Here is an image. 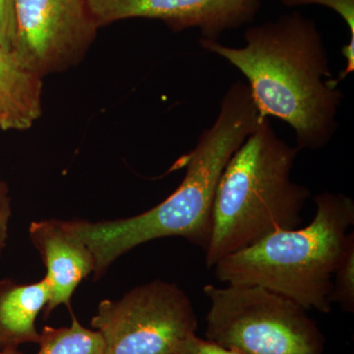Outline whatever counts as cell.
<instances>
[{
	"label": "cell",
	"mask_w": 354,
	"mask_h": 354,
	"mask_svg": "<svg viewBox=\"0 0 354 354\" xmlns=\"http://www.w3.org/2000/svg\"><path fill=\"white\" fill-rule=\"evenodd\" d=\"M200 44L246 77L261 115L288 123L299 150L328 145L344 95L313 22L295 12L249 28L242 48L204 38Z\"/></svg>",
	"instance_id": "2"
},
{
	"label": "cell",
	"mask_w": 354,
	"mask_h": 354,
	"mask_svg": "<svg viewBox=\"0 0 354 354\" xmlns=\"http://www.w3.org/2000/svg\"><path fill=\"white\" fill-rule=\"evenodd\" d=\"M50 297V286L44 278L29 285L0 279V349H18L28 342L39 344L37 317Z\"/></svg>",
	"instance_id": "11"
},
{
	"label": "cell",
	"mask_w": 354,
	"mask_h": 354,
	"mask_svg": "<svg viewBox=\"0 0 354 354\" xmlns=\"http://www.w3.org/2000/svg\"><path fill=\"white\" fill-rule=\"evenodd\" d=\"M30 239L41 254L50 286V297L44 307L48 318L59 305L71 308L77 286L94 272L95 259L88 246L65 227L62 220L32 221Z\"/></svg>",
	"instance_id": "9"
},
{
	"label": "cell",
	"mask_w": 354,
	"mask_h": 354,
	"mask_svg": "<svg viewBox=\"0 0 354 354\" xmlns=\"http://www.w3.org/2000/svg\"><path fill=\"white\" fill-rule=\"evenodd\" d=\"M91 325L102 335L104 354H174L179 342L196 333L198 320L188 295L158 279L120 299L102 300Z\"/></svg>",
	"instance_id": "6"
},
{
	"label": "cell",
	"mask_w": 354,
	"mask_h": 354,
	"mask_svg": "<svg viewBox=\"0 0 354 354\" xmlns=\"http://www.w3.org/2000/svg\"><path fill=\"white\" fill-rule=\"evenodd\" d=\"M43 79L0 46V130L23 131L41 118Z\"/></svg>",
	"instance_id": "10"
},
{
	"label": "cell",
	"mask_w": 354,
	"mask_h": 354,
	"mask_svg": "<svg viewBox=\"0 0 354 354\" xmlns=\"http://www.w3.org/2000/svg\"><path fill=\"white\" fill-rule=\"evenodd\" d=\"M207 339L241 354H323L325 337L307 310L261 286L207 285Z\"/></svg>",
	"instance_id": "5"
},
{
	"label": "cell",
	"mask_w": 354,
	"mask_h": 354,
	"mask_svg": "<svg viewBox=\"0 0 354 354\" xmlns=\"http://www.w3.org/2000/svg\"><path fill=\"white\" fill-rule=\"evenodd\" d=\"M11 199L9 188L3 180L0 179V259L6 246L8 239L9 221L11 218Z\"/></svg>",
	"instance_id": "17"
},
{
	"label": "cell",
	"mask_w": 354,
	"mask_h": 354,
	"mask_svg": "<svg viewBox=\"0 0 354 354\" xmlns=\"http://www.w3.org/2000/svg\"><path fill=\"white\" fill-rule=\"evenodd\" d=\"M97 26L129 18L164 21L176 31L198 28L204 39H216L227 30L253 19L258 0H88Z\"/></svg>",
	"instance_id": "8"
},
{
	"label": "cell",
	"mask_w": 354,
	"mask_h": 354,
	"mask_svg": "<svg viewBox=\"0 0 354 354\" xmlns=\"http://www.w3.org/2000/svg\"><path fill=\"white\" fill-rule=\"evenodd\" d=\"M39 344L37 354H104L101 334L84 327L74 315L69 327H44Z\"/></svg>",
	"instance_id": "12"
},
{
	"label": "cell",
	"mask_w": 354,
	"mask_h": 354,
	"mask_svg": "<svg viewBox=\"0 0 354 354\" xmlns=\"http://www.w3.org/2000/svg\"><path fill=\"white\" fill-rule=\"evenodd\" d=\"M313 221L281 230L218 261L215 274L227 286H261L305 310L329 313L333 278L353 236L354 202L342 193L315 196Z\"/></svg>",
	"instance_id": "4"
},
{
	"label": "cell",
	"mask_w": 354,
	"mask_h": 354,
	"mask_svg": "<svg viewBox=\"0 0 354 354\" xmlns=\"http://www.w3.org/2000/svg\"><path fill=\"white\" fill-rule=\"evenodd\" d=\"M265 118L246 83L232 84L221 102L211 127L200 135L194 150L176 167H186L183 183L165 201L139 215L118 220L64 221L94 256V279L104 276L118 258L135 247L165 237H181L206 250L212 212L221 174L234 153Z\"/></svg>",
	"instance_id": "1"
},
{
	"label": "cell",
	"mask_w": 354,
	"mask_h": 354,
	"mask_svg": "<svg viewBox=\"0 0 354 354\" xmlns=\"http://www.w3.org/2000/svg\"><path fill=\"white\" fill-rule=\"evenodd\" d=\"M14 0H0V46L11 51L14 39Z\"/></svg>",
	"instance_id": "16"
},
{
	"label": "cell",
	"mask_w": 354,
	"mask_h": 354,
	"mask_svg": "<svg viewBox=\"0 0 354 354\" xmlns=\"http://www.w3.org/2000/svg\"><path fill=\"white\" fill-rule=\"evenodd\" d=\"M0 354H22L18 349H0Z\"/></svg>",
	"instance_id": "18"
},
{
	"label": "cell",
	"mask_w": 354,
	"mask_h": 354,
	"mask_svg": "<svg viewBox=\"0 0 354 354\" xmlns=\"http://www.w3.org/2000/svg\"><path fill=\"white\" fill-rule=\"evenodd\" d=\"M299 151L279 138L265 118L234 153L214 199L205 250L209 269L268 235L300 227L311 192L291 179Z\"/></svg>",
	"instance_id": "3"
},
{
	"label": "cell",
	"mask_w": 354,
	"mask_h": 354,
	"mask_svg": "<svg viewBox=\"0 0 354 354\" xmlns=\"http://www.w3.org/2000/svg\"><path fill=\"white\" fill-rule=\"evenodd\" d=\"M11 53L44 77L82 62L97 35L88 0H14Z\"/></svg>",
	"instance_id": "7"
},
{
	"label": "cell",
	"mask_w": 354,
	"mask_h": 354,
	"mask_svg": "<svg viewBox=\"0 0 354 354\" xmlns=\"http://www.w3.org/2000/svg\"><path fill=\"white\" fill-rule=\"evenodd\" d=\"M174 354H241L221 346L211 339H203L197 337L196 333H193L179 342Z\"/></svg>",
	"instance_id": "15"
},
{
	"label": "cell",
	"mask_w": 354,
	"mask_h": 354,
	"mask_svg": "<svg viewBox=\"0 0 354 354\" xmlns=\"http://www.w3.org/2000/svg\"><path fill=\"white\" fill-rule=\"evenodd\" d=\"M333 304L346 312L354 311V235L349 241L333 278Z\"/></svg>",
	"instance_id": "13"
},
{
	"label": "cell",
	"mask_w": 354,
	"mask_h": 354,
	"mask_svg": "<svg viewBox=\"0 0 354 354\" xmlns=\"http://www.w3.org/2000/svg\"><path fill=\"white\" fill-rule=\"evenodd\" d=\"M288 6H305V4H319L330 7L342 16L346 21L351 38L349 43L342 48V53L346 59V67L342 72L337 81L341 82L354 70V0H281Z\"/></svg>",
	"instance_id": "14"
}]
</instances>
